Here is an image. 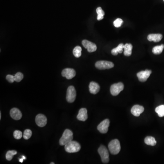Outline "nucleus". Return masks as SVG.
<instances>
[{
  "instance_id": "f257e3e1",
  "label": "nucleus",
  "mask_w": 164,
  "mask_h": 164,
  "mask_svg": "<svg viewBox=\"0 0 164 164\" xmlns=\"http://www.w3.org/2000/svg\"><path fill=\"white\" fill-rule=\"evenodd\" d=\"M73 139V133L70 129H66L64 131L63 136L60 140L61 145H65L66 144L71 142Z\"/></svg>"
},
{
  "instance_id": "f03ea898",
  "label": "nucleus",
  "mask_w": 164,
  "mask_h": 164,
  "mask_svg": "<svg viewBox=\"0 0 164 164\" xmlns=\"http://www.w3.org/2000/svg\"><path fill=\"white\" fill-rule=\"evenodd\" d=\"M108 147L110 153L113 155H117L120 151V144L117 139L111 140L109 144Z\"/></svg>"
},
{
  "instance_id": "7ed1b4c3",
  "label": "nucleus",
  "mask_w": 164,
  "mask_h": 164,
  "mask_svg": "<svg viewBox=\"0 0 164 164\" xmlns=\"http://www.w3.org/2000/svg\"><path fill=\"white\" fill-rule=\"evenodd\" d=\"M81 149V146L78 142L71 141L65 145L66 152L68 153H75L79 152Z\"/></svg>"
},
{
  "instance_id": "20e7f679",
  "label": "nucleus",
  "mask_w": 164,
  "mask_h": 164,
  "mask_svg": "<svg viewBox=\"0 0 164 164\" xmlns=\"http://www.w3.org/2000/svg\"><path fill=\"white\" fill-rule=\"evenodd\" d=\"M98 152L101 158L102 161L104 164L109 162V154L105 146L101 145L98 149Z\"/></svg>"
},
{
  "instance_id": "39448f33",
  "label": "nucleus",
  "mask_w": 164,
  "mask_h": 164,
  "mask_svg": "<svg viewBox=\"0 0 164 164\" xmlns=\"http://www.w3.org/2000/svg\"><path fill=\"white\" fill-rule=\"evenodd\" d=\"M95 67L98 69L104 70L106 69H112L114 67V64L111 62L107 61H99L96 63Z\"/></svg>"
},
{
  "instance_id": "423d86ee",
  "label": "nucleus",
  "mask_w": 164,
  "mask_h": 164,
  "mask_svg": "<svg viewBox=\"0 0 164 164\" xmlns=\"http://www.w3.org/2000/svg\"><path fill=\"white\" fill-rule=\"evenodd\" d=\"M76 97V92L73 86H70L68 88L66 100L69 103H73Z\"/></svg>"
},
{
  "instance_id": "0eeeda50",
  "label": "nucleus",
  "mask_w": 164,
  "mask_h": 164,
  "mask_svg": "<svg viewBox=\"0 0 164 164\" xmlns=\"http://www.w3.org/2000/svg\"><path fill=\"white\" fill-rule=\"evenodd\" d=\"M124 85L121 82L112 85L110 87V93L113 96H117L123 90Z\"/></svg>"
},
{
  "instance_id": "6e6552de",
  "label": "nucleus",
  "mask_w": 164,
  "mask_h": 164,
  "mask_svg": "<svg viewBox=\"0 0 164 164\" xmlns=\"http://www.w3.org/2000/svg\"><path fill=\"white\" fill-rule=\"evenodd\" d=\"M109 124L110 121L109 120L105 119L98 125L97 127L98 130L100 131L101 133L106 134L108 131Z\"/></svg>"
},
{
  "instance_id": "1a4fd4ad",
  "label": "nucleus",
  "mask_w": 164,
  "mask_h": 164,
  "mask_svg": "<svg viewBox=\"0 0 164 164\" xmlns=\"http://www.w3.org/2000/svg\"><path fill=\"white\" fill-rule=\"evenodd\" d=\"M82 43L83 46L85 48L87 49L88 52L89 53L95 52L97 50V48L96 45L93 42L87 40H84L82 41Z\"/></svg>"
},
{
  "instance_id": "9d476101",
  "label": "nucleus",
  "mask_w": 164,
  "mask_h": 164,
  "mask_svg": "<svg viewBox=\"0 0 164 164\" xmlns=\"http://www.w3.org/2000/svg\"><path fill=\"white\" fill-rule=\"evenodd\" d=\"M152 71L149 70H145V71H140L137 74V76L138 78L139 81L142 82H145L149 78L152 73Z\"/></svg>"
},
{
  "instance_id": "9b49d317",
  "label": "nucleus",
  "mask_w": 164,
  "mask_h": 164,
  "mask_svg": "<svg viewBox=\"0 0 164 164\" xmlns=\"http://www.w3.org/2000/svg\"><path fill=\"white\" fill-rule=\"evenodd\" d=\"M62 75V76L66 78L68 80H71L75 76L76 72L73 69L67 68L63 70Z\"/></svg>"
},
{
  "instance_id": "f8f14e48",
  "label": "nucleus",
  "mask_w": 164,
  "mask_h": 164,
  "mask_svg": "<svg viewBox=\"0 0 164 164\" xmlns=\"http://www.w3.org/2000/svg\"><path fill=\"white\" fill-rule=\"evenodd\" d=\"M36 123L39 127H43L46 125L47 123V119L46 117L42 114H38L36 116Z\"/></svg>"
},
{
  "instance_id": "ddd939ff",
  "label": "nucleus",
  "mask_w": 164,
  "mask_h": 164,
  "mask_svg": "<svg viewBox=\"0 0 164 164\" xmlns=\"http://www.w3.org/2000/svg\"><path fill=\"white\" fill-rule=\"evenodd\" d=\"M11 117L15 120H19L22 117V113L20 110L17 108H13L11 109L10 112Z\"/></svg>"
},
{
  "instance_id": "4468645a",
  "label": "nucleus",
  "mask_w": 164,
  "mask_h": 164,
  "mask_svg": "<svg viewBox=\"0 0 164 164\" xmlns=\"http://www.w3.org/2000/svg\"><path fill=\"white\" fill-rule=\"evenodd\" d=\"M144 111V107L139 105H135L131 109V112L132 114L136 117L139 116L140 114L142 113Z\"/></svg>"
},
{
  "instance_id": "2eb2a0df",
  "label": "nucleus",
  "mask_w": 164,
  "mask_h": 164,
  "mask_svg": "<svg viewBox=\"0 0 164 164\" xmlns=\"http://www.w3.org/2000/svg\"><path fill=\"white\" fill-rule=\"evenodd\" d=\"M77 118L78 120L85 121L88 119L87 110L85 108H82L80 109Z\"/></svg>"
},
{
  "instance_id": "dca6fc26",
  "label": "nucleus",
  "mask_w": 164,
  "mask_h": 164,
  "mask_svg": "<svg viewBox=\"0 0 164 164\" xmlns=\"http://www.w3.org/2000/svg\"><path fill=\"white\" fill-rule=\"evenodd\" d=\"M89 90L92 94H97L100 91V85L96 82H91L89 85Z\"/></svg>"
},
{
  "instance_id": "f3484780",
  "label": "nucleus",
  "mask_w": 164,
  "mask_h": 164,
  "mask_svg": "<svg viewBox=\"0 0 164 164\" xmlns=\"http://www.w3.org/2000/svg\"><path fill=\"white\" fill-rule=\"evenodd\" d=\"M163 36L161 34H150L147 37V39L149 41L159 42L161 40Z\"/></svg>"
},
{
  "instance_id": "a211bd4d",
  "label": "nucleus",
  "mask_w": 164,
  "mask_h": 164,
  "mask_svg": "<svg viewBox=\"0 0 164 164\" xmlns=\"http://www.w3.org/2000/svg\"><path fill=\"white\" fill-rule=\"evenodd\" d=\"M133 46L131 44H126L125 45L124 47V55L125 56H130L132 54Z\"/></svg>"
},
{
  "instance_id": "6ab92c4d",
  "label": "nucleus",
  "mask_w": 164,
  "mask_h": 164,
  "mask_svg": "<svg viewBox=\"0 0 164 164\" xmlns=\"http://www.w3.org/2000/svg\"><path fill=\"white\" fill-rule=\"evenodd\" d=\"M125 47V45L123 44H120L117 47L113 49L111 51V53L114 56L118 55V53H121L123 52V49Z\"/></svg>"
},
{
  "instance_id": "aec40b11",
  "label": "nucleus",
  "mask_w": 164,
  "mask_h": 164,
  "mask_svg": "<svg viewBox=\"0 0 164 164\" xmlns=\"http://www.w3.org/2000/svg\"><path fill=\"white\" fill-rule=\"evenodd\" d=\"M145 142L147 145L155 146L156 144V141L152 136H147L145 139Z\"/></svg>"
},
{
  "instance_id": "412c9836",
  "label": "nucleus",
  "mask_w": 164,
  "mask_h": 164,
  "mask_svg": "<svg viewBox=\"0 0 164 164\" xmlns=\"http://www.w3.org/2000/svg\"><path fill=\"white\" fill-rule=\"evenodd\" d=\"M164 48V44H161V45L160 46H157L156 47H154L153 48V53L154 54H156V55L160 54L161 53H162V51H163Z\"/></svg>"
},
{
  "instance_id": "4be33fe9",
  "label": "nucleus",
  "mask_w": 164,
  "mask_h": 164,
  "mask_svg": "<svg viewBox=\"0 0 164 164\" xmlns=\"http://www.w3.org/2000/svg\"><path fill=\"white\" fill-rule=\"evenodd\" d=\"M97 13L98 14L97 20L100 21L104 18L105 13L101 7H98L96 9Z\"/></svg>"
},
{
  "instance_id": "5701e85b",
  "label": "nucleus",
  "mask_w": 164,
  "mask_h": 164,
  "mask_svg": "<svg viewBox=\"0 0 164 164\" xmlns=\"http://www.w3.org/2000/svg\"><path fill=\"white\" fill-rule=\"evenodd\" d=\"M156 113H158V116L160 117L164 116V105H161L156 108L155 109Z\"/></svg>"
},
{
  "instance_id": "b1692460",
  "label": "nucleus",
  "mask_w": 164,
  "mask_h": 164,
  "mask_svg": "<svg viewBox=\"0 0 164 164\" xmlns=\"http://www.w3.org/2000/svg\"><path fill=\"white\" fill-rule=\"evenodd\" d=\"M82 48L78 46L75 47L73 50V54L76 57H80L81 56Z\"/></svg>"
},
{
  "instance_id": "393cba45",
  "label": "nucleus",
  "mask_w": 164,
  "mask_h": 164,
  "mask_svg": "<svg viewBox=\"0 0 164 164\" xmlns=\"http://www.w3.org/2000/svg\"><path fill=\"white\" fill-rule=\"evenodd\" d=\"M17 154V152L16 150H9L6 153V160L8 161H11L12 159L13 156L14 155H16Z\"/></svg>"
},
{
  "instance_id": "a878e982",
  "label": "nucleus",
  "mask_w": 164,
  "mask_h": 164,
  "mask_svg": "<svg viewBox=\"0 0 164 164\" xmlns=\"http://www.w3.org/2000/svg\"><path fill=\"white\" fill-rule=\"evenodd\" d=\"M32 132L30 129H26V130L24 131L23 137H24L25 140H28V139H30L31 137L32 136Z\"/></svg>"
},
{
  "instance_id": "bb28decb",
  "label": "nucleus",
  "mask_w": 164,
  "mask_h": 164,
  "mask_svg": "<svg viewBox=\"0 0 164 164\" xmlns=\"http://www.w3.org/2000/svg\"><path fill=\"white\" fill-rule=\"evenodd\" d=\"M24 78V75L20 72H18L14 75V78L15 81L17 82H19Z\"/></svg>"
},
{
  "instance_id": "cd10ccee",
  "label": "nucleus",
  "mask_w": 164,
  "mask_h": 164,
  "mask_svg": "<svg viewBox=\"0 0 164 164\" xmlns=\"http://www.w3.org/2000/svg\"><path fill=\"white\" fill-rule=\"evenodd\" d=\"M123 23V21L121 18H117L113 22V25L116 28H120L122 25Z\"/></svg>"
},
{
  "instance_id": "c85d7f7f",
  "label": "nucleus",
  "mask_w": 164,
  "mask_h": 164,
  "mask_svg": "<svg viewBox=\"0 0 164 164\" xmlns=\"http://www.w3.org/2000/svg\"><path fill=\"white\" fill-rule=\"evenodd\" d=\"M13 136L15 139L19 140V139H21L22 137V133L21 131H19V130H15L13 133Z\"/></svg>"
},
{
  "instance_id": "c756f323",
  "label": "nucleus",
  "mask_w": 164,
  "mask_h": 164,
  "mask_svg": "<svg viewBox=\"0 0 164 164\" xmlns=\"http://www.w3.org/2000/svg\"><path fill=\"white\" fill-rule=\"evenodd\" d=\"M6 79L9 83H12L15 81V78H14V76H13L10 74H8L6 76Z\"/></svg>"
},
{
  "instance_id": "7c9ffc66",
  "label": "nucleus",
  "mask_w": 164,
  "mask_h": 164,
  "mask_svg": "<svg viewBox=\"0 0 164 164\" xmlns=\"http://www.w3.org/2000/svg\"><path fill=\"white\" fill-rule=\"evenodd\" d=\"M24 158H22V159H20V160H19V161H20V162H21V163H22V162H23V161H24Z\"/></svg>"
},
{
  "instance_id": "2f4dec72",
  "label": "nucleus",
  "mask_w": 164,
  "mask_h": 164,
  "mask_svg": "<svg viewBox=\"0 0 164 164\" xmlns=\"http://www.w3.org/2000/svg\"><path fill=\"white\" fill-rule=\"evenodd\" d=\"M22 158H24V160H25V159H26L25 157L24 156H22Z\"/></svg>"
},
{
  "instance_id": "473e14b6",
  "label": "nucleus",
  "mask_w": 164,
  "mask_h": 164,
  "mask_svg": "<svg viewBox=\"0 0 164 164\" xmlns=\"http://www.w3.org/2000/svg\"><path fill=\"white\" fill-rule=\"evenodd\" d=\"M1 113H0V119H1Z\"/></svg>"
},
{
  "instance_id": "72a5a7b5",
  "label": "nucleus",
  "mask_w": 164,
  "mask_h": 164,
  "mask_svg": "<svg viewBox=\"0 0 164 164\" xmlns=\"http://www.w3.org/2000/svg\"><path fill=\"white\" fill-rule=\"evenodd\" d=\"M50 164H54V163H53V162H52V163H50Z\"/></svg>"
},
{
  "instance_id": "f704fd0d",
  "label": "nucleus",
  "mask_w": 164,
  "mask_h": 164,
  "mask_svg": "<svg viewBox=\"0 0 164 164\" xmlns=\"http://www.w3.org/2000/svg\"></svg>"
}]
</instances>
